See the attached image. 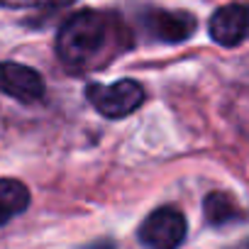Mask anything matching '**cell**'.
<instances>
[{"label":"cell","mask_w":249,"mask_h":249,"mask_svg":"<svg viewBox=\"0 0 249 249\" xmlns=\"http://www.w3.org/2000/svg\"><path fill=\"white\" fill-rule=\"evenodd\" d=\"M120 39H124V30L117 18L81 10L61 25L56 35V54L69 69L86 71L103 64L105 54L115 56V52H120Z\"/></svg>","instance_id":"obj_1"},{"label":"cell","mask_w":249,"mask_h":249,"mask_svg":"<svg viewBox=\"0 0 249 249\" xmlns=\"http://www.w3.org/2000/svg\"><path fill=\"white\" fill-rule=\"evenodd\" d=\"M86 98L100 115L117 120V117L132 115L144 103V88L132 78H122L112 86L90 83L86 86Z\"/></svg>","instance_id":"obj_2"},{"label":"cell","mask_w":249,"mask_h":249,"mask_svg":"<svg viewBox=\"0 0 249 249\" xmlns=\"http://www.w3.org/2000/svg\"><path fill=\"white\" fill-rule=\"evenodd\" d=\"M186 230H188V225H186L183 213L174 205H164L147 215L137 237H140V244H144V247L174 249L186 239Z\"/></svg>","instance_id":"obj_3"},{"label":"cell","mask_w":249,"mask_h":249,"mask_svg":"<svg viewBox=\"0 0 249 249\" xmlns=\"http://www.w3.org/2000/svg\"><path fill=\"white\" fill-rule=\"evenodd\" d=\"M44 78L37 69L3 61L0 64V93H5L20 103H37L44 95Z\"/></svg>","instance_id":"obj_4"},{"label":"cell","mask_w":249,"mask_h":249,"mask_svg":"<svg viewBox=\"0 0 249 249\" xmlns=\"http://www.w3.org/2000/svg\"><path fill=\"white\" fill-rule=\"evenodd\" d=\"M210 37L220 47H237L249 37V5L230 3L213 13L210 18Z\"/></svg>","instance_id":"obj_5"},{"label":"cell","mask_w":249,"mask_h":249,"mask_svg":"<svg viewBox=\"0 0 249 249\" xmlns=\"http://www.w3.org/2000/svg\"><path fill=\"white\" fill-rule=\"evenodd\" d=\"M144 25L154 39L176 44V42H186L196 32L198 20L183 10H176V13L174 10H149L144 15Z\"/></svg>","instance_id":"obj_6"},{"label":"cell","mask_w":249,"mask_h":249,"mask_svg":"<svg viewBox=\"0 0 249 249\" xmlns=\"http://www.w3.org/2000/svg\"><path fill=\"white\" fill-rule=\"evenodd\" d=\"M30 208V191L15 178H0V225H8L13 217Z\"/></svg>","instance_id":"obj_7"},{"label":"cell","mask_w":249,"mask_h":249,"mask_svg":"<svg viewBox=\"0 0 249 249\" xmlns=\"http://www.w3.org/2000/svg\"><path fill=\"white\" fill-rule=\"evenodd\" d=\"M203 213H205L208 225H213V227H222V225H230V222H234V220L242 217L237 203L227 193H222V191H215V193H210L205 198Z\"/></svg>","instance_id":"obj_8"},{"label":"cell","mask_w":249,"mask_h":249,"mask_svg":"<svg viewBox=\"0 0 249 249\" xmlns=\"http://www.w3.org/2000/svg\"><path fill=\"white\" fill-rule=\"evenodd\" d=\"M73 0H0L3 8H47V5H69Z\"/></svg>","instance_id":"obj_9"}]
</instances>
